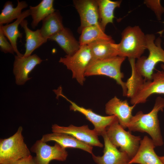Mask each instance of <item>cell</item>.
Masks as SVG:
<instances>
[{"mask_svg": "<svg viewBox=\"0 0 164 164\" xmlns=\"http://www.w3.org/2000/svg\"><path fill=\"white\" fill-rule=\"evenodd\" d=\"M92 59L90 49L88 45H85L80 46L79 49L73 54L60 57L59 62L71 71L72 78L82 85L85 80V72Z\"/></svg>", "mask_w": 164, "mask_h": 164, "instance_id": "ba28073f", "label": "cell"}, {"mask_svg": "<svg viewBox=\"0 0 164 164\" xmlns=\"http://www.w3.org/2000/svg\"><path fill=\"white\" fill-rule=\"evenodd\" d=\"M8 164H35L33 158L30 155L13 162Z\"/></svg>", "mask_w": 164, "mask_h": 164, "instance_id": "f1b7e54d", "label": "cell"}, {"mask_svg": "<svg viewBox=\"0 0 164 164\" xmlns=\"http://www.w3.org/2000/svg\"><path fill=\"white\" fill-rule=\"evenodd\" d=\"M3 32L0 28V50L5 53L14 54V49L10 43L7 40Z\"/></svg>", "mask_w": 164, "mask_h": 164, "instance_id": "83f0119b", "label": "cell"}, {"mask_svg": "<svg viewBox=\"0 0 164 164\" xmlns=\"http://www.w3.org/2000/svg\"><path fill=\"white\" fill-rule=\"evenodd\" d=\"M132 68L131 76L126 82L127 97L130 98L133 105L145 103L153 94H164V71H157L152 75V80H146Z\"/></svg>", "mask_w": 164, "mask_h": 164, "instance_id": "6da1fadb", "label": "cell"}, {"mask_svg": "<svg viewBox=\"0 0 164 164\" xmlns=\"http://www.w3.org/2000/svg\"><path fill=\"white\" fill-rule=\"evenodd\" d=\"M125 58L117 56L104 60H91L85 72V77L104 75L112 78L121 87L123 96H127L126 83L122 80L124 74L121 70V64Z\"/></svg>", "mask_w": 164, "mask_h": 164, "instance_id": "5b68a950", "label": "cell"}, {"mask_svg": "<svg viewBox=\"0 0 164 164\" xmlns=\"http://www.w3.org/2000/svg\"><path fill=\"white\" fill-rule=\"evenodd\" d=\"M48 40L56 42L67 54L72 55L80 48V46L70 29L64 27L50 37Z\"/></svg>", "mask_w": 164, "mask_h": 164, "instance_id": "d6986e66", "label": "cell"}, {"mask_svg": "<svg viewBox=\"0 0 164 164\" xmlns=\"http://www.w3.org/2000/svg\"><path fill=\"white\" fill-rule=\"evenodd\" d=\"M135 105L130 106L127 100H121L115 96L106 104L105 112L109 116H116L120 124L125 129L133 116L132 112Z\"/></svg>", "mask_w": 164, "mask_h": 164, "instance_id": "9a60e30c", "label": "cell"}, {"mask_svg": "<svg viewBox=\"0 0 164 164\" xmlns=\"http://www.w3.org/2000/svg\"><path fill=\"white\" fill-rule=\"evenodd\" d=\"M100 24L104 31L107 25L113 23L115 9L119 7L121 1H112L110 0H97Z\"/></svg>", "mask_w": 164, "mask_h": 164, "instance_id": "603a6c76", "label": "cell"}, {"mask_svg": "<svg viewBox=\"0 0 164 164\" xmlns=\"http://www.w3.org/2000/svg\"><path fill=\"white\" fill-rule=\"evenodd\" d=\"M53 132L70 135L91 146L103 147L99 140L98 135L94 130L90 129L87 125L77 127L70 125L67 127L61 126L56 124L52 125Z\"/></svg>", "mask_w": 164, "mask_h": 164, "instance_id": "8fae6325", "label": "cell"}, {"mask_svg": "<svg viewBox=\"0 0 164 164\" xmlns=\"http://www.w3.org/2000/svg\"><path fill=\"white\" fill-rule=\"evenodd\" d=\"M160 159L164 164V156H159Z\"/></svg>", "mask_w": 164, "mask_h": 164, "instance_id": "f546056e", "label": "cell"}, {"mask_svg": "<svg viewBox=\"0 0 164 164\" xmlns=\"http://www.w3.org/2000/svg\"><path fill=\"white\" fill-rule=\"evenodd\" d=\"M17 5L14 7L12 2H6L0 14V25L10 23L15 19H17L21 15L22 10L28 7V4L25 1L17 0Z\"/></svg>", "mask_w": 164, "mask_h": 164, "instance_id": "484cf974", "label": "cell"}, {"mask_svg": "<svg viewBox=\"0 0 164 164\" xmlns=\"http://www.w3.org/2000/svg\"><path fill=\"white\" fill-rule=\"evenodd\" d=\"M102 136L104 142L103 155L96 156L92 154L95 162L97 164H129L131 158L126 153L118 150L111 143L106 132Z\"/></svg>", "mask_w": 164, "mask_h": 164, "instance_id": "5bb4252c", "label": "cell"}, {"mask_svg": "<svg viewBox=\"0 0 164 164\" xmlns=\"http://www.w3.org/2000/svg\"><path fill=\"white\" fill-rule=\"evenodd\" d=\"M73 4L80 18V26L78 31L87 26L100 25L97 1L96 0H74Z\"/></svg>", "mask_w": 164, "mask_h": 164, "instance_id": "7c38bea8", "label": "cell"}, {"mask_svg": "<svg viewBox=\"0 0 164 164\" xmlns=\"http://www.w3.org/2000/svg\"><path fill=\"white\" fill-rule=\"evenodd\" d=\"M164 108V98L157 97L152 110L147 114L142 111L138 112L133 116L127 128L130 131L146 132L151 137L155 146L163 145L162 136L158 118V113Z\"/></svg>", "mask_w": 164, "mask_h": 164, "instance_id": "7a4b0ae2", "label": "cell"}, {"mask_svg": "<svg viewBox=\"0 0 164 164\" xmlns=\"http://www.w3.org/2000/svg\"><path fill=\"white\" fill-rule=\"evenodd\" d=\"M29 15V10H26L22 12L20 16L13 22L5 26L0 25V28L9 40L17 55L19 56H23V54L19 52L17 47V41L18 38H22V33L19 31L18 27L21 22Z\"/></svg>", "mask_w": 164, "mask_h": 164, "instance_id": "ffe728a7", "label": "cell"}, {"mask_svg": "<svg viewBox=\"0 0 164 164\" xmlns=\"http://www.w3.org/2000/svg\"><path fill=\"white\" fill-rule=\"evenodd\" d=\"M41 140L46 143L51 141L55 142L65 149L66 148L79 149L86 151L91 155L93 154L92 146L70 135L53 132L43 135Z\"/></svg>", "mask_w": 164, "mask_h": 164, "instance_id": "e0dca14e", "label": "cell"}, {"mask_svg": "<svg viewBox=\"0 0 164 164\" xmlns=\"http://www.w3.org/2000/svg\"><path fill=\"white\" fill-rule=\"evenodd\" d=\"M88 46L91 53L92 60H102L118 56L117 44L113 40H98Z\"/></svg>", "mask_w": 164, "mask_h": 164, "instance_id": "ac0fdd59", "label": "cell"}, {"mask_svg": "<svg viewBox=\"0 0 164 164\" xmlns=\"http://www.w3.org/2000/svg\"><path fill=\"white\" fill-rule=\"evenodd\" d=\"M64 28L61 15L58 11H55L42 21L40 30L42 36L48 40Z\"/></svg>", "mask_w": 164, "mask_h": 164, "instance_id": "7402d4cb", "label": "cell"}, {"mask_svg": "<svg viewBox=\"0 0 164 164\" xmlns=\"http://www.w3.org/2000/svg\"><path fill=\"white\" fill-rule=\"evenodd\" d=\"M151 138L145 136L142 139L138 149L129 164H164L154 151L155 147Z\"/></svg>", "mask_w": 164, "mask_h": 164, "instance_id": "2e32d148", "label": "cell"}, {"mask_svg": "<svg viewBox=\"0 0 164 164\" xmlns=\"http://www.w3.org/2000/svg\"><path fill=\"white\" fill-rule=\"evenodd\" d=\"M22 130L20 126L11 136L0 139V164H9L31 155L24 142Z\"/></svg>", "mask_w": 164, "mask_h": 164, "instance_id": "52a82bcc", "label": "cell"}, {"mask_svg": "<svg viewBox=\"0 0 164 164\" xmlns=\"http://www.w3.org/2000/svg\"><path fill=\"white\" fill-rule=\"evenodd\" d=\"M57 97L61 96L66 99L70 104V109L77 111L83 114L94 126V130L98 135L102 136L106 132L107 127L117 118L114 115L103 116L94 112L90 109H87L80 106L68 98L62 93V88L59 87L57 89L53 90Z\"/></svg>", "mask_w": 164, "mask_h": 164, "instance_id": "9c48e42d", "label": "cell"}, {"mask_svg": "<svg viewBox=\"0 0 164 164\" xmlns=\"http://www.w3.org/2000/svg\"><path fill=\"white\" fill-rule=\"evenodd\" d=\"M28 24L27 21L26 19L23 20L20 24L23 29L26 35V50L23 54V56L26 57L31 56L35 50L46 43L47 40L42 36L40 29L32 31L29 28Z\"/></svg>", "mask_w": 164, "mask_h": 164, "instance_id": "44dd1931", "label": "cell"}, {"mask_svg": "<svg viewBox=\"0 0 164 164\" xmlns=\"http://www.w3.org/2000/svg\"><path fill=\"white\" fill-rule=\"evenodd\" d=\"M79 39L80 46L88 45L98 40H111L112 37L105 32L100 24L87 26L83 28Z\"/></svg>", "mask_w": 164, "mask_h": 164, "instance_id": "d4e9b609", "label": "cell"}, {"mask_svg": "<svg viewBox=\"0 0 164 164\" xmlns=\"http://www.w3.org/2000/svg\"><path fill=\"white\" fill-rule=\"evenodd\" d=\"M31 151L36 154L33 158L35 164H49L53 160L65 161L68 156L66 149L56 142L50 146L41 139L38 140L30 149Z\"/></svg>", "mask_w": 164, "mask_h": 164, "instance_id": "30bf717a", "label": "cell"}, {"mask_svg": "<svg viewBox=\"0 0 164 164\" xmlns=\"http://www.w3.org/2000/svg\"><path fill=\"white\" fill-rule=\"evenodd\" d=\"M155 39L153 34L146 35V48L149 52L148 57L141 56L136 62L135 59H128L131 67L146 80H152L154 70L158 63L164 64V50L161 46V39L158 37L155 40Z\"/></svg>", "mask_w": 164, "mask_h": 164, "instance_id": "3957f363", "label": "cell"}, {"mask_svg": "<svg viewBox=\"0 0 164 164\" xmlns=\"http://www.w3.org/2000/svg\"><path fill=\"white\" fill-rule=\"evenodd\" d=\"M43 60L36 54L28 57L15 56L13 73L15 76V83L18 85L25 84L31 79L29 73L36 65L40 64Z\"/></svg>", "mask_w": 164, "mask_h": 164, "instance_id": "4fadbf2b", "label": "cell"}, {"mask_svg": "<svg viewBox=\"0 0 164 164\" xmlns=\"http://www.w3.org/2000/svg\"><path fill=\"white\" fill-rule=\"evenodd\" d=\"M106 134L111 143L119 150L126 153L131 159L136 153L142 140L140 136L126 131L117 118L106 129Z\"/></svg>", "mask_w": 164, "mask_h": 164, "instance_id": "8992f818", "label": "cell"}, {"mask_svg": "<svg viewBox=\"0 0 164 164\" xmlns=\"http://www.w3.org/2000/svg\"><path fill=\"white\" fill-rule=\"evenodd\" d=\"M120 43L117 44L118 56L128 59H138L147 49L146 35L138 26H128L121 34Z\"/></svg>", "mask_w": 164, "mask_h": 164, "instance_id": "277c9868", "label": "cell"}, {"mask_svg": "<svg viewBox=\"0 0 164 164\" xmlns=\"http://www.w3.org/2000/svg\"><path fill=\"white\" fill-rule=\"evenodd\" d=\"M163 31H164V29L163 30H162L161 31L159 32V33L160 34H161L162 33V32H163Z\"/></svg>", "mask_w": 164, "mask_h": 164, "instance_id": "1f68e13d", "label": "cell"}, {"mask_svg": "<svg viewBox=\"0 0 164 164\" xmlns=\"http://www.w3.org/2000/svg\"><path fill=\"white\" fill-rule=\"evenodd\" d=\"M161 68L164 71V64H162L161 65Z\"/></svg>", "mask_w": 164, "mask_h": 164, "instance_id": "4dcf8cb0", "label": "cell"}, {"mask_svg": "<svg viewBox=\"0 0 164 164\" xmlns=\"http://www.w3.org/2000/svg\"><path fill=\"white\" fill-rule=\"evenodd\" d=\"M53 0H42L37 5L29 6V12L32 21V28L35 29L39 23L55 11L53 4Z\"/></svg>", "mask_w": 164, "mask_h": 164, "instance_id": "cb8c5ba5", "label": "cell"}, {"mask_svg": "<svg viewBox=\"0 0 164 164\" xmlns=\"http://www.w3.org/2000/svg\"><path fill=\"white\" fill-rule=\"evenodd\" d=\"M144 2L147 7L154 12L157 19L160 20L162 14L164 13V8L161 5L160 1L145 0Z\"/></svg>", "mask_w": 164, "mask_h": 164, "instance_id": "4316f807", "label": "cell"}]
</instances>
